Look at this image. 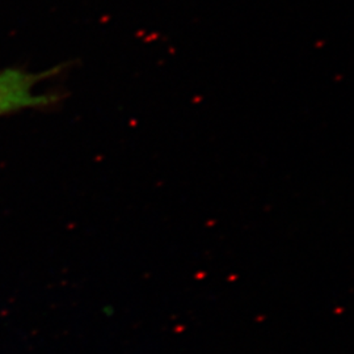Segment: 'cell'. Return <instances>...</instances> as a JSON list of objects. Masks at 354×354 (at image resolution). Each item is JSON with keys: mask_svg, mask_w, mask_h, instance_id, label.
Here are the masks:
<instances>
[{"mask_svg": "<svg viewBox=\"0 0 354 354\" xmlns=\"http://www.w3.org/2000/svg\"><path fill=\"white\" fill-rule=\"evenodd\" d=\"M59 68L39 74L26 73L19 68L0 71V115L17 113L24 109L45 108L57 102V97L51 95H35L33 88L38 82L57 74Z\"/></svg>", "mask_w": 354, "mask_h": 354, "instance_id": "6da1fadb", "label": "cell"}]
</instances>
